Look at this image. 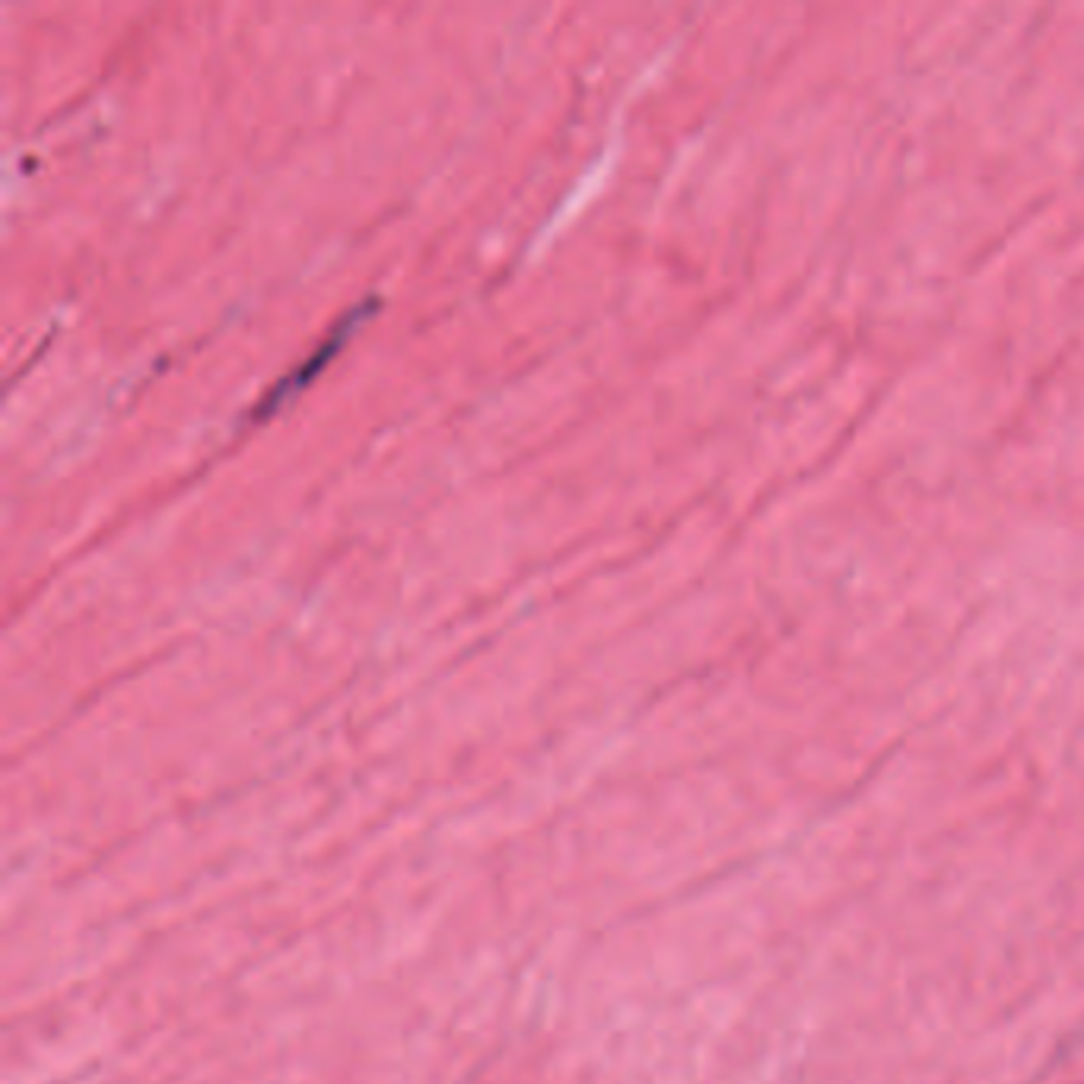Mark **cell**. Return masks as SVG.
<instances>
[{"mask_svg":"<svg viewBox=\"0 0 1084 1084\" xmlns=\"http://www.w3.org/2000/svg\"><path fill=\"white\" fill-rule=\"evenodd\" d=\"M363 315H366V309H363V306H360V309H353V312H350V315L344 318V325H341V328H334V331H331V337H328V341H325L322 347H318V350L312 353V357H309L306 363H302V366H299V369L293 372V376H287V379H283V382H277V388H274V392H271L268 398L261 401L258 414H271V411H277V407H280V401H283V398H290L293 392H299V388L306 385V379H312L315 372H318V369H322V366L328 363V357H334V350L341 347V344L347 341V334H350L353 328H357V325L363 322Z\"/></svg>","mask_w":1084,"mask_h":1084,"instance_id":"1","label":"cell"}]
</instances>
